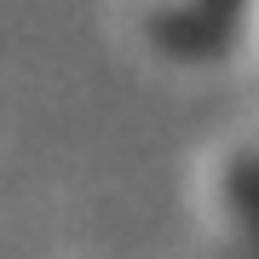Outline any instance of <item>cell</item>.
Returning <instances> with one entry per match:
<instances>
[{"label":"cell","mask_w":259,"mask_h":259,"mask_svg":"<svg viewBox=\"0 0 259 259\" xmlns=\"http://www.w3.org/2000/svg\"><path fill=\"white\" fill-rule=\"evenodd\" d=\"M236 6L242 0H179L161 18V35L167 40H196V47H219V35H225Z\"/></svg>","instance_id":"obj_1"}]
</instances>
